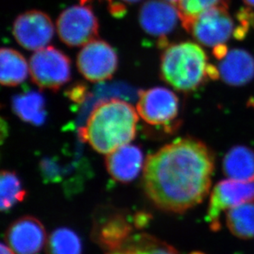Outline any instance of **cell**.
Wrapping results in <instances>:
<instances>
[{"instance_id": "obj_1", "label": "cell", "mask_w": 254, "mask_h": 254, "mask_svg": "<svg viewBox=\"0 0 254 254\" xmlns=\"http://www.w3.org/2000/svg\"><path fill=\"white\" fill-rule=\"evenodd\" d=\"M213 152L193 137L167 144L146 159L145 192L154 205L172 213H184L203 201L211 189Z\"/></svg>"}, {"instance_id": "obj_2", "label": "cell", "mask_w": 254, "mask_h": 254, "mask_svg": "<svg viewBox=\"0 0 254 254\" xmlns=\"http://www.w3.org/2000/svg\"><path fill=\"white\" fill-rule=\"evenodd\" d=\"M137 111L127 101L112 98L99 102L91 111L80 136L95 151L109 155L134 139Z\"/></svg>"}, {"instance_id": "obj_3", "label": "cell", "mask_w": 254, "mask_h": 254, "mask_svg": "<svg viewBox=\"0 0 254 254\" xmlns=\"http://www.w3.org/2000/svg\"><path fill=\"white\" fill-rule=\"evenodd\" d=\"M207 57L190 41L170 45L161 56V74L165 82L180 91L197 89L206 76Z\"/></svg>"}, {"instance_id": "obj_4", "label": "cell", "mask_w": 254, "mask_h": 254, "mask_svg": "<svg viewBox=\"0 0 254 254\" xmlns=\"http://www.w3.org/2000/svg\"><path fill=\"white\" fill-rule=\"evenodd\" d=\"M29 69L35 84L51 91H57L71 78L69 59L53 46L36 51L30 59Z\"/></svg>"}, {"instance_id": "obj_5", "label": "cell", "mask_w": 254, "mask_h": 254, "mask_svg": "<svg viewBox=\"0 0 254 254\" xmlns=\"http://www.w3.org/2000/svg\"><path fill=\"white\" fill-rule=\"evenodd\" d=\"M56 30L60 40L67 46H85L98 36V20L91 7L82 3L74 5L60 13Z\"/></svg>"}, {"instance_id": "obj_6", "label": "cell", "mask_w": 254, "mask_h": 254, "mask_svg": "<svg viewBox=\"0 0 254 254\" xmlns=\"http://www.w3.org/2000/svg\"><path fill=\"white\" fill-rule=\"evenodd\" d=\"M254 201V180H221L214 187L210 196L206 221L211 230L221 229L222 212L240 206L241 204Z\"/></svg>"}, {"instance_id": "obj_7", "label": "cell", "mask_w": 254, "mask_h": 254, "mask_svg": "<svg viewBox=\"0 0 254 254\" xmlns=\"http://www.w3.org/2000/svg\"><path fill=\"white\" fill-rule=\"evenodd\" d=\"M77 66L81 74L90 82H104L111 78L117 70V54L107 42L96 39L81 49Z\"/></svg>"}, {"instance_id": "obj_8", "label": "cell", "mask_w": 254, "mask_h": 254, "mask_svg": "<svg viewBox=\"0 0 254 254\" xmlns=\"http://www.w3.org/2000/svg\"><path fill=\"white\" fill-rule=\"evenodd\" d=\"M180 102L170 89L156 86L139 92L137 111L140 117L149 125L167 126L179 115Z\"/></svg>"}, {"instance_id": "obj_9", "label": "cell", "mask_w": 254, "mask_h": 254, "mask_svg": "<svg viewBox=\"0 0 254 254\" xmlns=\"http://www.w3.org/2000/svg\"><path fill=\"white\" fill-rule=\"evenodd\" d=\"M227 7H215L201 12L185 28L199 43L208 47L226 43L234 32V22Z\"/></svg>"}, {"instance_id": "obj_10", "label": "cell", "mask_w": 254, "mask_h": 254, "mask_svg": "<svg viewBox=\"0 0 254 254\" xmlns=\"http://www.w3.org/2000/svg\"><path fill=\"white\" fill-rule=\"evenodd\" d=\"M12 34L17 43L28 51H37L47 47L55 34L51 17L39 10H31L15 19Z\"/></svg>"}, {"instance_id": "obj_11", "label": "cell", "mask_w": 254, "mask_h": 254, "mask_svg": "<svg viewBox=\"0 0 254 254\" xmlns=\"http://www.w3.org/2000/svg\"><path fill=\"white\" fill-rule=\"evenodd\" d=\"M5 239L16 254H37L46 245V230L33 216H23L11 224Z\"/></svg>"}, {"instance_id": "obj_12", "label": "cell", "mask_w": 254, "mask_h": 254, "mask_svg": "<svg viewBox=\"0 0 254 254\" xmlns=\"http://www.w3.org/2000/svg\"><path fill=\"white\" fill-rule=\"evenodd\" d=\"M140 26L146 33L164 37L172 32L180 21L177 7L165 0H147L140 8Z\"/></svg>"}, {"instance_id": "obj_13", "label": "cell", "mask_w": 254, "mask_h": 254, "mask_svg": "<svg viewBox=\"0 0 254 254\" xmlns=\"http://www.w3.org/2000/svg\"><path fill=\"white\" fill-rule=\"evenodd\" d=\"M106 169L117 182H132L141 172L143 166V154L138 146L125 145L109 154L106 160Z\"/></svg>"}, {"instance_id": "obj_14", "label": "cell", "mask_w": 254, "mask_h": 254, "mask_svg": "<svg viewBox=\"0 0 254 254\" xmlns=\"http://www.w3.org/2000/svg\"><path fill=\"white\" fill-rule=\"evenodd\" d=\"M218 69L220 77L226 84L235 86L248 84L254 77V56L243 49H234L221 60Z\"/></svg>"}, {"instance_id": "obj_15", "label": "cell", "mask_w": 254, "mask_h": 254, "mask_svg": "<svg viewBox=\"0 0 254 254\" xmlns=\"http://www.w3.org/2000/svg\"><path fill=\"white\" fill-rule=\"evenodd\" d=\"M132 226L124 215H114L99 226L96 233L99 245L108 252L119 250L132 237Z\"/></svg>"}, {"instance_id": "obj_16", "label": "cell", "mask_w": 254, "mask_h": 254, "mask_svg": "<svg viewBox=\"0 0 254 254\" xmlns=\"http://www.w3.org/2000/svg\"><path fill=\"white\" fill-rule=\"evenodd\" d=\"M223 172L231 180H254V150L246 146H235L224 157Z\"/></svg>"}, {"instance_id": "obj_17", "label": "cell", "mask_w": 254, "mask_h": 254, "mask_svg": "<svg viewBox=\"0 0 254 254\" xmlns=\"http://www.w3.org/2000/svg\"><path fill=\"white\" fill-rule=\"evenodd\" d=\"M0 81L5 86H16L27 79L29 64L22 54L11 48L0 52Z\"/></svg>"}, {"instance_id": "obj_18", "label": "cell", "mask_w": 254, "mask_h": 254, "mask_svg": "<svg viewBox=\"0 0 254 254\" xmlns=\"http://www.w3.org/2000/svg\"><path fill=\"white\" fill-rule=\"evenodd\" d=\"M12 109L25 122L40 125L46 120L45 100L43 96L36 91H29L15 96L12 100Z\"/></svg>"}, {"instance_id": "obj_19", "label": "cell", "mask_w": 254, "mask_h": 254, "mask_svg": "<svg viewBox=\"0 0 254 254\" xmlns=\"http://www.w3.org/2000/svg\"><path fill=\"white\" fill-rule=\"evenodd\" d=\"M226 226L235 237L241 240L254 239V201L228 210Z\"/></svg>"}, {"instance_id": "obj_20", "label": "cell", "mask_w": 254, "mask_h": 254, "mask_svg": "<svg viewBox=\"0 0 254 254\" xmlns=\"http://www.w3.org/2000/svg\"><path fill=\"white\" fill-rule=\"evenodd\" d=\"M106 254H179L168 244L148 235L132 236L123 247Z\"/></svg>"}, {"instance_id": "obj_21", "label": "cell", "mask_w": 254, "mask_h": 254, "mask_svg": "<svg viewBox=\"0 0 254 254\" xmlns=\"http://www.w3.org/2000/svg\"><path fill=\"white\" fill-rule=\"evenodd\" d=\"M78 235L67 228H59L51 233L46 245V254H82Z\"/></svg>"}, {"instance_id": "obj_22", "label": "cell", "mask_w": 254, "mask_h": 254, "mask_svg": "<svg viewBox=\"0 0 254 254\" xmlns=\"http://www.w3.org/2000/svg\"><path fill=\"white\" fill-rule=\"evenodd\" d=\"M0 191V207L2 211H8L16 204L23 201L27 195L18 176L8 170H2L1 173Z\"/></svg>"}, {"instance_id": "obj_23", "label": "cell", "mask_w": 254, "mask_h": 254, "mask_svg": "<svg viewBox=\"0 0 254 254\" xmlns=\"http://www.w3.org/2000/svg\"><path fill=\"white\" fill-rule=\"evenodd\" d=\"M228 3L229 0H179L176 5L180 21L185 27L201 12L215 7L228 8Z\"/></svg>"}, {"instance_id": "obj_24", "label": "cell", "mask_w": 254, "mask_h": 254, "mask_svg": "<svg viewBox=\"0 0 254 254\" xmlns=\"http://www.w3.org/2000/svg\"><path fill=\"white\" fill-rule=\"evenodd\" d=\"M67 96L71 101L81 103L86 97V88L84 85L77 84L67 90Z\"/></svg>"}, {"instance_id": "obj_25", "label": "cell", "mask_w": 254, "mask_h": 254, "mask_svg": "<svg viewBox=\"0 0 254 254\" xmlns=\"http://www.w3.org/2000/svg\"><path fill=\"white\" fill-rule=\"evenodd\" d=\"M228 52L229 51H228L227 46L225 44L213 47L214 56L219 60H223L224 58L227 56Z\"/></svg>"}, {"instance_id": "obj_26", "label": "cell", "mask_w": 254, "mask_h": 254, "mask_svg": "<svg viewBox=\"0 0 254 254\" xmlns=\"http://www.w3.org/2000/svg\"><path fill=\"white\" fill-rule=\"evenodd\" d=\"M206 76L210 77L211 79H216L220 77V72L217 67H215L213 65L207 64L206 67Z\"/></svg>"}, {"instance_id": "obj_27", "label": "cell", "mask_w": 254, "mask_h": 254, "mask_svg": "<svg viewBox=\"0 0 254 254\" xmlns=\"http://www.w3.org/2000/svg\"><path fill=\"white\" fill-rule=\"evenodd\" d=\"M0 254H16L14 251L8 246V245L1 244V248H0Z\"/></svg>"}, {"instance_id": "obj_28", "label": "cell", "mask_w": 254, "mask_h": 254, "mask_svg": "<svg viewBox=\"0 0 254 254\" xmlns=\"http://www.w3.org/2000/svg\"><path fill=\"white\" fill-rule=\"evenodd\" d=\"M79 1L80 2H81V3H82V4H86V2H88L89 1H91V0H79ZM107 1H108L109 3H110V5H111V8H112V9H111V11H112V12H113L114 8H115V7H117L116 5L114 4L113 0H107Z\"/></svg>"}, {"instance_id": "obj_29", "label": "cell", "mask_w": 254, "mask_h": 254, "mask_svg": "<svg viewBox=\"0 0 254 254\" xmlns=\"http://www.w3.org/2000/svg\"><path fill=\"white\" fill-rule=\"evenodd\" d=\"M243 1H244L248 6L254 7V0H243Z\"/></svg>"}, {"instance_id": "obj_30", "label": "cell", "mask_w": 254, "mask_h": 254, "mask_svg": "<svg viewBox=\"0 0 254 254\" xmlns=\"http://www.w3.org/2000/svg\"><path fill=\"white\" fill-rule=\"evenodd\" d=\"M124 2H127V3H136L141 1V0H122Z\"/></svg>"}, {"instance_id": "obj_31", "label": "cell", "mask_w": 254, "mask_h": 254, "mask_svg": "<svg viewBox=\"0 0 254 254\" xmlns=\"http://www.w3.org/2000/svg\"><path fill=\"white\" fill-rule=\"evenodd\" d=\"M166 2H170L172 4H177V2H179V0H165Z\"/></svg>"}, {"instance_id": "obj_32", "label": "cell", "mask_w": 254, "mask_h": 254, "mask_svg": "<svg viewBox=\"0 0 254 254\" xmlns=\"http://www.w3.org/2000/svg\"><path fill=\"white\" fill-rule=\"evenodd\" d=\"M203 254V253L197 252V251H196V252H192V253H191V254Z\"/></svg>"}]
</instances>
